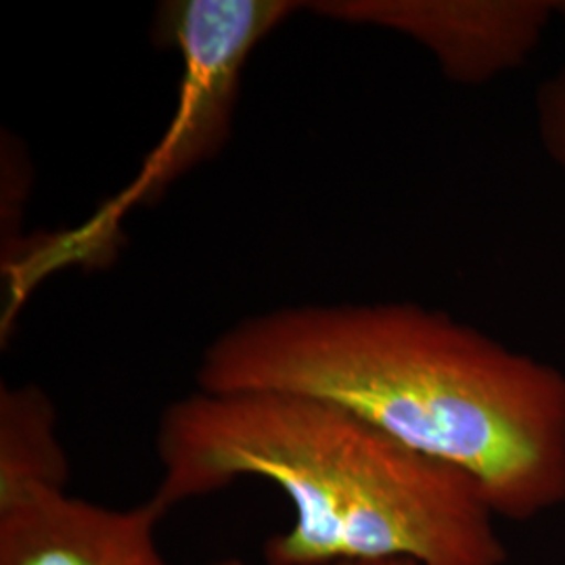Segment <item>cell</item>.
<instances>
[{"mask_svg": "<svg viewBox=\"0 0 565 565\" xmlns=\"http://www.w3.org/2000/svg\"><path fill=\"white\" fill-rule=\"evenodd\" d=\"M203 392H285L342 406L461 469L497 515L565 501V375L417 303L294 306L207 345Z\"/></svg>", "mask_w": 565, "mask_h": 565, "instance_id": "obj_1", "label": "cell"}, {"mask_svg": "<svg viewBox=\"0 0 565 565\" xmlns=\"http://www.w3.org/2000/svg\"><path fill=\"white\" fill-rule=\"evenodd\" d=\"M536 124L546 153L565 170V70L541 86L536 95Z\"/></svg>", "mask_w": 565, "mask_h": 565, "instance_id": "obj_7", "label": "cell"}, {"mask_svg": "<svg viewBox=\"0 0 565 565\" xmlns=\"http://www.w3.org/2000/svg\"><path fill=\"white\" fill-rule=\"evenodd\" d=\"M210 565H245L239 559H221V562H214V564Z\"/></svg>", "mask_w": 565, "mask_h": 565, "instance_id": "obj_9", "label": "cell"}, {"mask_svg": "<svg viewBox=\"0 0 565 565\" xmlns=\"http://www.w3.org/2000/svg\"><path fill=\"white\" fill-rule=\"evenodd\" d=\"M156 499L128 509L53 492L0 511V565H168Z\"/></svg>", "mask_w": 565, "mask_h": 565, "instance_id": "obj_5", "label": "cell"}, {"mask_svg": "<svg viewBox=\"0 0 565 565\" xmlns=\"http://www.w3.org/2000/svg\"><path fill=\"white\" fill-rule=\"evenodd\" d=\"M342 565H419L411 559H380V562H356V564H342Z\"/></svg>", "mask_w": 565, "mask_h": 565, "instance_id": "obj_8", "label": "cell"}, {"mask_svg": "<svg viewBox=\"0 0 565 565\" xmlns=\"http://www.w3.org/2000/svg\"><path fill=\"white\" fill-rule=\"evenodd\" d=\"M57 415L34 387L0 390V511L65 492L70 467L57 438Z\"/></svg>", "mask_w": 565, "mask_h": 565, "instance_id": "obj_6", "label": "cell"}, {"mask_svg": "<svg viewBox=\"0 0 565 565\" xmlns=\"http://www.w3.org/2000/svg\"><path fill=\"white\" fill-rule=\"evenodd\" d=\"M156 448L162 482L151 499L166 511L243 478L281 488L294 522L264 545L266 565L505 564L473 478L335 404L195 390L163 411Z\"/></svg>", "mask_w": 565, "mask_h": 565, "instance_id": "obj_2", "label": "cell"}, {"mask_svg": "<svg viewBox=\"0 0 565 565\" xmlns=\"http://www.w3.org/2000/svg\"><path fill=\"white\" fill-rule=\"evenodd\" d=\"M298 11H303V2L291 0H170L160 4L158 41L179 49L182 57L177 111L139 177L90 226L82 228L74 245L86 247L93 235L107 237L124 210L156 200L170 182L223 147L245 63L279 23Z\"/></svg>", "mask_w": 565, "mask_h": 565, "instance_id": "obj_3", "label": "cell"}, {"mask_svg": "<svg viewBox=\"0 0 565 565\" xmlns=\"http://www.w3.org/2000/svg\"><path fill=\"white\" fill-rule=\"evenodd\" d=\"M559 15H562V18L565 15V2H559V7H557V18H559Z\"/></svg>", "mask_w": 565, "mask_h": 565, "instance_id": "obj_10", "label": "cell"}, {"mask_svg": "<svg viewBox=\"0 0 565 565\" xmlns=\"http://www.w3.org/2000/svg\"><path fill=\"white\" fill-rule=\"evenodd\" d=\"M551 0H323L303 11L408 36L436 57L448 81L484 84L518 70L543 41Z\"/></svg>", "mask_w": 565, "mask_h": 565, "instance_id": "obj_4", "label": "cell"}]
</instances>
